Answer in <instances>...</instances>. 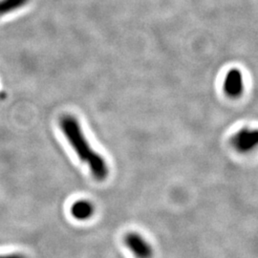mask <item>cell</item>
Returning <instances> with one entry per match:
<instances>
[{
	"label": "cell",
	"mask_w": 258,
	"mask_h": 258,
	"mask_svg": "<svg viewBox=\"0 0 258 258\" xmlns=\"http://www.w3.org/2000/svg\"><path fill=\"white\" fill-rule=\"evenodd\" d=\"M0 258H25L22 255H19V254H11V255H2L0 256Z\"/></svg>",
	"instance_id": "obj_7"
},
{
	"label": "cell",
	"mask_w": 258,
	"mask_h": 258,
	"mask_svg": "<svg viewBox=\"0 0 258 258\" xmlns=\"http://www.w3.org/2000/svg\"><path fill=\"white\" fill-rule=\"evenodd\" d=\"M94 207L92 203L87 200H80L73 204L71 208V213L78 220H86L92 216Z\"/></svg>",
	"instance_id": "obj_5"
},
{
	"label": "cell",
	"mask_w": 258,
	"mask_h": 258,
	"mask_svg": "<svg viewBox=\"0 0 258 258\" xmlns=\"http://www.w3.org/2000/svg\"><path fill=\"white\" fill-rule=\"evenodd\" d=\"M60 127L78 156L88 165L93 176L97 180H104L108 175L106 162L89 146L78 120L72 116H64L60 120Z\"/></svg>",
	"instance_id": "obj_1"
},
{
	"label": "cell",
	"mask_w": 258,
	"mask_h": 258,
	"mask_svg": "<svg viewBox=\"0 0 258 258\" xmlns=\"http://www.w3.org/2000/svg\"><path fill=\"white\" fill-rule=\"evenodd\" d=\"M124 243L137 258H150L152 256V248L136 232H129L124 236Z\"/></svg>",
	"instance_id": "obj_2"
},
{
	"label": "cell",
	"mask_w": 258,
	"mask_h": 258,
	"mask_svg": "<svg viewBox=\"0 0 258 258\" xmlns=\"http://www.w3.org/2000/svg\"><path fill=\"white\" fill-rule=\"evenodd\" d=\"M258 133L256 130L243 129L235 136L233 144L236 149L242 152L249 151L257 145Z\"/></svg>",
	"instance_id": "obj_4"
},
{
	"label": "cell",
	"mask_w": 258,
	"mask_h": 258,
	"mask_svg": "<svg viewBox=\"0 0 258 258\" xmlns=\"http://www.w3.org/2000/svg\"><path fill=\"white\" fill-rule=\"evenodd\" d=\"M243 78L237 69H231V71L226 76L224 89L228 96L231 98L239 97L243 91Z\"/></svg>",
	"instance_id": "obj_3"
},
{
	"label": "cell",
	"mask_w": 258,
	"mask_h": 258,
	"mask_svg": "<svg viewBox=\"0 0 258 258\" xmlns=\"http://www.w3.org/2000/svg\"><path fill=\"white\" fill-rule=\"evenodd\" d=\"M29 0H0V16L23 7Z\"/></svg>",
	"instance_id": "obj_6"
}]
</instances>
